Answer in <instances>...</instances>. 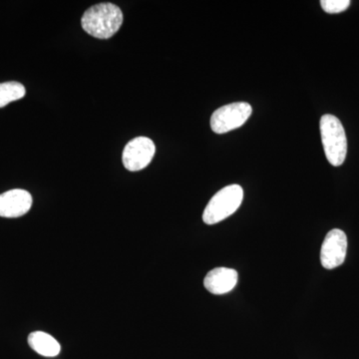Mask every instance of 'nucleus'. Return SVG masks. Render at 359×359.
Returning a JSON list of instances; mask_svg holds the SVG:
<instances>
[{"mask_svg": "<svg viewBox=\"0 0 359 359\" xmlns=\"http://www.w3.org/2000/svg\"><path fill=\"white\" fill-rule=\"evenodd\" d=\"M123 23L121 9L113 4H99L90 7L81 18L82 28L99 39H111Z\"/></svg>", "mask_w": 359, "mask_h": 359, "instance_id": "nucleus-1", "label": "nucleus"}, {"mask_svg": "<svg viewBox=\"0 0 359 359\" xmlns=\"http://www.w3.org/2000/svg\"><path fill=\"white\" fill-rule=\"evenodd\" d=\"M320 136L325 157L332 166L344 164L347 154L346 131L339 118L325 114L320 119Z\"/></svg>", "mask_w": 359, "mask_h": 359, "instance_id": "nucleus-2", "label": "nucleus"}, {"mask_svg": "<svg viewBox=\"0 0 359 359\" xmlns=\"http://www.w3.org/2000/svg\"><path fill=\"white\" fill-rule=\"evenodd\" d=\"M244 191L238 185L224 187L208 203L203 221L207 224H218L231 216L242 204Z\"/></svg>", "mask_w": 359, "mask_h": 359, "instance_id": "nucleus-3", "label": "nucleus"}, {"mask_svg": "<svg viewBox=\"0 0 359 359\" xmlns=\"http://www.w3.org/2000/svg\"><path fill=\"white\" fill-rule=\"evenodd\" d=\"M252 113L247 102H236L222 106L212 113L211 128L215 133L224 134L242 127Z\"/></svg>", "mask_w": 359, "mask_h": 359, "instance_id": "nucleus-4", "label": "nucleus"}, {"mask_svg": "<svg viewBox=\"0 0 359 359\" xmlns=\"http://www.w3.org/2000/svg\"><path fill=\"white\" fill-rule=\"evenodd\" d=\"M155 152L154 142L147 137H137L125 146L123 165L130 172L141 171L152 162Z\"/></svg>", "mask_w": 359, "mask_h": 359, "instance_id": "nucleus-5", "label": "nucleus"}, {"mask_svg": "<svg viewBox=\"0 0 359 359\" xmlns=\"http://www.w3.org/2000/svg\"><path fill=\"white\" fill-rule=\"evenodd\" d=\"M347 237L344 231L334 229L327 233L320 250V262L323 268L334 269L346 261Z\"/></svg>", "mask_w": 359, "mask_h": 359, "instance_id": "nucleus-6", "label": "nucleus"}, {"mask_svg": "<svg viewBox=\"0 0 359 359\" xmlns=\"http://www.w3.org/2000/svg\"><path fill=\"white\" fill-rule=\"evenodd\" d=\"M32 196L21 189L7 191L0 195V217L20 218L29 212L32 207Z\"/></svg>", "mask_w": 359, "mask_h": 359, "instance_id": "nucleus-7", "label": "nucleus"}, {"mask_svg": "<svg viewBox=\"0 0 359 359\" xmlns=\"http://www.w3.org/2000/svg\"><path fill=\"white\" fill-rule=\"evenodd\" d=\"M238 271L229 268H216L207 273L204 280L205 289L212 294H228L238 283Z\"/></svg>", "mask_w": 359, "mask_h": 359, "instance_id": "nucleus-8", "label": "nucleus"}, {"mask_svg": "<svg viewBox=\"0 0 359 359\" xmlns=\"http://www.w3.org/2000/svg\"><path fill=\"white\" fill-rule=\"evenodd\" d=\"M28 344L35 353L45 358H54L61 351L57 340L43 332H32L28 337Z\"/></svg>", "mask_w": 359, "mask_h": 359, "instance_id": "nucleus-9", "label": "nucleus"}, {"mask_svg": "<svg viewBox=\"0 0 359 359\" xmlns=\"http://www.w3.org/2000/svg\"><path fill=\"white\" fill-rule=\"evenodd\" d=\"M25 87L20 82L0 83V108L8 105L13 101L20 100L25 96Z\"/></svg>", "mask_w": 359, "mask_h": 359, "instance_id": "nucleus-10", "label": "nucleus"}, {"mask_svg": "<svg viewBox=\"0 0 359 359\" xmlns=\"http://www.w3.org/2000/svg\"><path fill=\"white\" fill-rule=\"evenodd\" d=\"M321 8L327 13H340L351 6L349 0H321Z\"/></svg>", "mask_w": 359, "mask_h": 359, "instance_id": "nucleus-11", "label": "nucleus"}]
</instances>
